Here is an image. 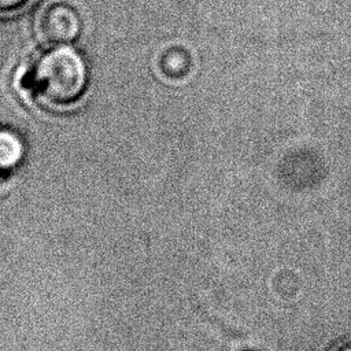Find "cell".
<instances>
[{"label":"cell","mask_w":351,"mask_h":351,"mask_svg":"<svg viewBox=\"0 0 351 351\" xmlns=\"http://www.w3.org/2000/svg\"><path fill=\"white\" fill-rule=\"evenodd\" d=\"M29 0H0V15L10 14L23 7Z\"/></svg>","instance_id":"cell-5"},{"label":"cell","mask_w":351,"mask_h":351,"mask_svg":"<svg viewBox=\"0 0 351 351\" xmlns=\"http://www.w3.org/2000/svg\"><path fill=\"white\" fill-rule=\"evenodd\" d=\"M335 351H351V343H346V344L340 346L339 348H336Z\"/></svg>","instance_id":"cell-6"},{"label":"cell","mask_w":351,"mask_h":351,"mask_svg":"<svg viewBox=\"0 0 351 351\" xmlns=\"http://www.w3.org/2000/svg\"><path fill=\"white\" fill-rule=\"evenodd\" d=\"M159 66L166 77L180 80L188 74L191 63L189 56L185 51L180 48H170L162 53Z\"/></svg>","instance_id":"cell-4"},{"label":"cell","mask_w":351,"mask_h":351,"mask_svg":"<svg viewBox=\"0 0 351 351\" xmlns=\"http://www.w3.org/2000/svg\"><path fill=\"white\" fill-rule=\"evenodd\" d=\"M36 29L38 37L51 47H60L80 36L81 19L70 4L56 1L41 8L37 15Z\"/></svg>","instance_id":"cell-2"},{"label":"cell","mask_w":351,"mask_h":351,"mask_svg":"<svg viewBox=\"0 0 351 351\" xmlns=\"http://www.w3.org/2000/svg\"><path fill=\"white\" fill-rule=\"evenodd\" d=\"M25 154L23 143L18 134L11 130H0V170L16 167Z\"/></svg>","instance_id":"cell-3"},{"label":"cell","mask_w":351,"mask_h":351,"mask_svg":"<svg viewBox=\"0 0 351 351\" xmlns=\"http://www.w3.org/2000/svg\"><path fill=\"white\" fill-rule=\"evenodd\" d=\"M86 80L84 59L64 45L41 53L29 74L34 93L44 103L55 107L77 103L86 89Z\"/></svg>","instance_id":"cell-1"}]
</instances>
